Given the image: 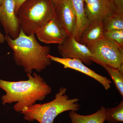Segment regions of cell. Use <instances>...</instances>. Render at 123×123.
I'll use <instances>...</instances> for the list:
<instances>
[{
  "label": "cell",
  "instance_id": "cell-1",
  "mask_svg": "<svg viewBox=\"0 0 123 123\" xmlns=\"http://www.w3.org/2000/svg\"><path fill=\"white\" fill-rule=\"evenodd\" d=\"M28 80L9 81L0 79V88L6 94L1 97L3 105L17 102L14 106L15 111L21 112L26 107L42 101L51 93L52 89L40 75L34 72L27 74Z\"/></svg>",
  "mask_w": 123,
  "mask_h": 123
},
{
  "label": "cell",
  "instance_id": "cell-2",
  "mask_svg": "<svg viewBox=\"0 0 123 123\" xmlns=\"http://www.w3.org/2000/svg\"><path fill=\"white\" fill-rule=\"evenodd\" d=\"M35 35H27L21 29L15 39L6 35L4 36L5 41L13 51L15 64L22 67L27 74H31L33 70L39 72L45 69L52 61L47 56L50 52V47L40 44Z\"/></svg>",
  "mask_w": 123,
  "mask_h": 123
},
{
  "label": "cell",
  "instance_id": "cell-3",
  "mask_svg": "<svg viewBox=\"0 0 123 123\" xmlns=\"http://www.w3.org/2000/svg\"><path fill=\"white\" fill-rule=\"evenodd\" d=\"M67 89L61 87L55 95V99L47 103L34 104L23 108L21 113L24 119L29 121L36 120L39 123H53L59 114L67 111H78L80 105L78 98H69Z\"/></svg>",
  "mask_w": 123,
  "mask_h": 123
},
{
  "label": "cell",
  "instance_id": "cell-4",
  "mask_svg": "<svg viewBox=\"0 0 123 123\" xmlns=\"http://www.w3.org/2000/svg\"><path fill=\"white\" fill-rule=\"evenodd\" d=\"M21 29L27 35L35 34L55 15L52 0H26L17 14Z\"/></svg>",
  "mask_w": 123,
  "mask_h": 123
},
{
  "label": "cell",
  "instance_id": "cell-5",
  "mask_svg": "<svg viewBox=\"0 0 123 123\" xmlns=\"http://www.w3.org/2000/svg\"><path fill=\"white\" fill-rule=\"evenodd\" d=\"M86 46L91 60L102 66L117 68L123 63V50L108 39L104 37Z\"/></svg>",
  "mask_w": 123,
  "mask_h": 123
},
{
  "label": "cell",
  "instance_id": "cell-6",
  "mask_svg": "<svg viewBox=\"0 0 123 123\" xmlns=\"http://www.w3.org/2000/svg\"><path fill=\"white\" fill-rule=\"evenodd\" d=\"M54 4L57 21L68 37H73L76 17L71 0H59Z\"/></svg>",
  "mask_w": 123,
  "mask_h": 123
},
{
  "label": "cell",
  "instance_id": "cell-7",
  "mask_svg": "<svg viewBox=\"0 0 123 123\" xmlns=\"http://www.w3.org/2000/svg\"><path fill=\"white\" fill-rule=\"evenodd\" d=\"M57 48L62 58L78 59L88 65L92 64L90 59L92 55L88 47L73 37H67L62 43L58 45Z\"/></svg>",
  "mask_w": 123,
  "mask_h": 123
},
{
  "label": "cell",
  "instance_id": "cell-8",
  "mask_svg": "<svg viewBox=\"0 0 123 123\" xmlns=\"http://www.w3.org/2000/svg\"><path fill=\"white\" fill-rule=\"evenodd\" d=\"M15 9L14 0H2L0 5V22L6 35L13 39L18 36L21 29Z\"/></svg>",
  "mask_w": 123,
  "mask_h": 123
},
{
  "label": "cell",
  "instance_id": "cell-9",
  "mask_svg": "<svg viewBox=\"0 0 123 123\" xmlns=\"http://www.w3.org/2000/svg\"><path fill=\"white\" fill-rule=\"evenodd\" d=\"M38 39L47 44L62 43L68 36L57 21L55 16L36 33Z\"/></svg>",
  "mask_w": 123,
  "mask_h": 123
},
{
  "label": "cell",
  "instance_id": "cell-10",
  "mask_svg": "<svg viewBox=\"0 0 123 123\" xmlns=\"http://www.w3.org/2000/svg\"><path fill=\"white\" fill-rule=\"evenodd\" d=\"M47 56L52 61L55 62L63 65L64 68L74 69L95 79L103 86L106 90H108L111 88L112 82L110 79L95 73L94 71L85 66L78 59L60 58L53 56L50 54L48 55Z\"/></svg>",
  "mask_w": 123,
  "mask_h": 123
},
{
  "label": "cell",
  "instance_id": "cell-11",
  "mask_svg": "<svg viewBox=\"0 0 123 123\" xmlns=\"http://www.w3.org/2000/svg\"><path fill=\"white\" fill-rule=\"evenodd\" d=\"M85 12L89 21L103 20L116 12L112 0H83Z\"/></svg>",
  "mask_w": 123,
  "mask_h": 123
},
{
  "label": "cell",
  "instance_id": "cell-12",
  "mask_svg": "<svg viewBox=\"0 0 123 123\" xmlns=\"http://www.w3.org/2000/svg\"><path fill=\"white\" fill-rule=\"evenodd\" d=\"M104 33L103 20L89 21L82 32L79 42L87 46L104 37Z\"/></svg>",
  "mask_w": 123,
  "mask_h": 123
},
{
  "label": "cell",
  "instance_id": "cell-13",
  "mask_svg": "<svg viewBox=\"0 0 123 123\" xmlns=\"http://www.w3.org/2000/svg\"><path fill=\"white\" fill-rule=\"evenodd\" d=\"M76 17V29L73 37L79 42L82 31L89 22L85 12L83 0H71Z\"/></svg>",
  "mask_w": 123,
  "mask_h": 123
},
{
  "label": "cell",
  "instance_id": "cell-14",
  "mask_svg": "<svg viewBox=\"0 0 123 123\" xmlns=\"http://www.w3.org/2000/svg\"><path fill=\"white\" fill-rule=\"evenodd\" d=\"M105 108L101 107L97 112L90 115H82L70 111L69 118L72 123H104L105 121Z\"/></svg>",
  "mask_w": 123,
  "mask_h": 123
},
{
  "label": "cell",
  "instance_id": "cell-15",
  "mask_svg": "<svg viewBox=\"0 0 123 123\" xmlns=\"http://www.w3.org/2000/svg\"><path fill=\"white\" fill-rule=\"evenodd\" d=\"M105 31L113 30H123V14L115 13L103 20Z\"/></svg>",
  "mask_w": 123,
  "mask_h": 123
},
{
  "label": "cell",
  "instance_id": "cell-16",
  "mask_svg": "<svg viewBox=\"0 0 123 123\" xmlns=\"http://www.w3.org/2000/svg\"><path fill=\"white\" fill-rule=\"evenodd\" d=\"M105 121L109 123H117L123 121V101L116 107L106 109Z\"/></svg>",
  "mask_w": 123,
  "mask_h": 123
},
{
  "label": "cell",
  "instance_id": "cell-17",
  "mask_svg": "<svg viewBox=\"0 0 123 123\" xmlns=\"http://www.w3.org/2000/svg\"><path fill=\"white\" fill-rule=\"evenodd\" d=\"M111 76L114 82L117 89L121 96H123V73L119 71L118 69L108 66H103Z\"/></svg>",
  "mask_w": 123,
  "mask_h": 123
},
{
  "label": "cell",
  "instance_id": "cell-18",
  "mask_svg": "<svg viewBox=\"0 0 123 123\" xmlns=\"http://www.w3.org/2000/svg\"><path fill=\"white\" fill-rule=\"evenodd\" d=\"M104 37L111 40L123 50V30H113L105 31Z\"/></svg>",
  "mask_w": 123,
  "mask_h": 123
},
{
  "label": "cell",
  "instance_id": "cell-19",
  "mask_svg": "<svg viewBox=\"0 0 123 123\" xmlns=\"http://www.w3.org/2000/svg\"><path fill=\"white\" fill-rule=\"evenodd\" d=\"M25 0H14L15 5V13L16 15H17L18 10L20 8L21 5L23 3Z\"/></svg>",
  "mask_w": 123,
  "mask_h": 123
},
{
  "label": "cell",
  "instance_id": "cell-20",
  "mask_svg": "<svg viewBox=\"0 0 123 123\" xmlns=\"http://www.w3.org/2000/svg\"><path fill=\"white\" fill-rule=\"evenodd\" d=\"M5 41L4 36L1 34L0 31V44L4 43Z\"/></svg>",
  "mask_w": 123,
  "mask_h": 123
},
{
  "label": "cell",
  "instance_id": "cell-21",
  "mask_svg": "<svg viewBox=\"0 0 123 123\" xmlns=\"http://www.w3.org/2000/svg\"><path fill=\"white\" fill-rule=\"evenodd\" d=\"M117 69L119 72L123 73V63L121 64L120 66Z\"/></svg>",
  "mask_w": 123,
  "mask_h": 123
},
{
  "label": "cell",
  "instance_id": "cell-22",
  "mask_svg": "<svg viewBox=\"0 0 123 123\" xmlns=\"http://www.w3.org/2000/svg\"><path fill=\"white\" fill-rule=\"evenodd\" d=\"M53 1V2H54V4H55V3H56L57 1L59 0H52Z\"/></svg>",
  "mask_w": 123,
  "mask_h": 123
},
{
  "label": "cell",
  "instance_id": "cell-23",
  "mask_svg": "<svg viewBox=\"0 0 123 123\" xmlns=\"http://www.w3.org/2000/svg\"><path fill=\"white\" fill-rule=\"evenodd\" d=\"M2 0H0V5L1 4V2H2Z\"/></svg>",
  "mask_w": 123,
  "mask_h": 123
}]
</instances>
